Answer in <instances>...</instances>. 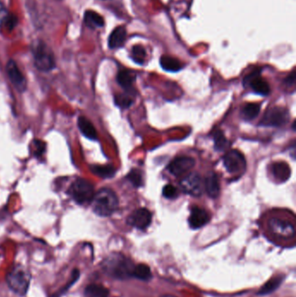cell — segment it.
<instances>
[{"label":"cell","mask_w":296,"mask_h":297,"mask_svg":"<svg viewBox=\"0 0 296 297\" xmlns=\"http://www.w3.org/2000/svg\"><path fill=\"white\" fill-rule=\"evenodd\" d=\"M163 195H164L166 198H168V199H172V198L177 197V188L173 186V185H170V184L166 185V186L163 188Z\"/></svg>","instance_id":"33"},{"label":"cell","mask_w":296,"mask_h":297,"mask_svg":"<svg viewBox=\"0 0 296 297\" xmlns=\"http://www.w3.org/2000/svg\"><path fill=\"white\" fill-rule=\"evenodd\" d=\"M108 288L99 284H90L84 289V297H108Z\"/></svg>","instance_id":"22"},{"label":"cell","mask_w":296,"mask_h":297,"mask_svg":"<svg viewBox=\"0 0 296 297\" xmlns=\"http://www.w3.org/2000/svg\"><path fill=\"white\" fill-rule=\"evenodd\" d=\"M151 268L146 264H138L135 266L133 271V277L141 281H148L151 279Z\"/></svg>","instance_id":"28"},{"label":"cell","mask_w":296,"mask_h":297,"mask_svg":"<svg viewBox=\"0 0 296 297\" xmlns=\"http://www.w3.org/2000/svg\"><path fill=\"white\" fill-rule=\"evenodd\" d=\"M34 143H35L36 147V157H38V158L42 157L45 152V143L42 141H38V140L34 141Z\"/></svg>","instance_id":"34"},{"label":"cell","mask_w":296,"mask_h":297,"mask_svg":"<svg viewBox=\"0 0 296 297\" xmlns=\"http://www.w3.org/2000/svg\"><path fill=\"white\" fill-rule=\"evenodd\" d=\"M194 166V158L189 157H179L168 164V172L175 177H181Z\"/></svg>","instance_id":"12"},{"label":"cell","mask_w":296,"mask_h":297,"mask_svg":"<svg viewBox=\"0 0 296 297\" xmlns=\"http://www.w3.org/2000/svg\"><path fill=\"white\" fill-rule=\"evenodd\" d=\"M132 59L137 64H142L146 58L145 49L141 45H135L132 49Z\"/></svg>","instance_id":"31"},{"label":"cell","mask_w":296,"mask_h":297,"mask_svg":"<svg viewBox=\"0 0 296 297\" xmlns=\"http://www.w3.org/2000/svg\"><path fill=\"white\" fill-rule=\"evenodd\" d=\"M129 181L135 187H140L142 184V174L138 169H133L127 176Z\"/></svg>","instance_id":"32"},{"label":"cell","mask_w":296,"mask_h":297,"mask_svg":"<svg viewBox=\"0 0 296 297\" xmlns=\"http://www.w3.org/2000/svg\"><path fill=\"white\" fill-rule=\"evenodd\" d=\"M285 82L287 83V85H289V86H292V85H294V83H295V72L293 71V72L291 73L289 76L287 77Z\"/></svg>","instance_id":"35"},{"label":"cell","mask_w":296,"mask_h":297,"mask_svg":"<svg viewBox=\"0 0 296 297\" xmlns=\"http://www.w3.org/2000/svg\"><path fill=\"white\" fill-rule=\"evenodd\" d=\"M268 229L271 233L280 238H293L295 235V230L290 221L283 219L271 218L268 221Z\"/></svg>","instance_id":"8"},{"label":"cell","mask_w":296,"mask_h":297,"mask_svg":"<svg viewBox=\"0 0 296 297\" xmlns=\"http://www.w3.org/2000/svg\"><path fill=\"white\" fill-rule=\"evenodd\" d=\"M118 197L113 190L109 188H103L93 196L91 205L93 211L103 217L110 216L116 212L118 208Z\"/></svg>","instance_id":"2"},{"label":"cell","mask_w":296,"mask_h":297,"mask_svg":"<svg viewBox=\"0 0 296 297\" xmlns=\"http://www.w3.org/2000/svg\"><path fill=\"white\" fill-rule=\"evenodd\" d=\"M78 126L84 137L90 140H97V132L90 120L86 117H80L78 120Z\"/></svg>","instance_id":"18"},{"label":"cell","mask_w":296,"mask_h":297,"mask_svg":"<svg viewBox=\"0 0 296 297\" xmlns=\"http://www.w3.org/2000/svg\"><path fill=\"white\" fill-rule=\"evenodd\" d=\"M160 64L163 70L170 72H177L183 67V64L178 59L168 56H163L160 59Z\"/></svg>","instance_id":"21"},{"label":"cell","mask_w":296,"mask_h":297,"mask_svg":"<svg viewBox=\"0 0 296 297\" xmlns=\"http://www.w3.org/2000/svg\"><path fill=\"white\" fill-rule=\"evenodd\" d=\"M134 95L131 91L118 94L115 96V104L120 108H129L134 102Z\"/></svg>","instance_id":"26"},{"label":"cell","mask_w":296,"mask_h":297,"mask_svg":"<svg viewBox=\"0 0 296 297\" xmlns=\"http://www.w3.org/2000/svg\"><path fill=\"white\" fill-rule=\"evenodd\" d=\"M271 172L279 182H285L290 178V168L284 162L274 163L271 168Z\"/></svg>","instance_id":"19"},{"label":"cell","mask_w":296,"mask_h":297,"mask_svg":"<svg viewBox=\"0 0 296 297\" xmlns=\"http://www.w3.org/2000/svg\"><path fill=\"white\" fill-rule=\"evenodd\" d=\"M151 221L152 214L145 208H140L135 210L127 219L129 225L141 230L147 229L151 225Z\"/></svg>","instance_id":"10"},{"label":"cell","mask_w":296,"mask_h":297,"mask_svg":"<svg viewBox=\"0 0 296 297\" xmlns=\"http://www.w3.org/2000/svg\"><path fill=\"white\" fill-rule=\"evenodd\" d=\"M126 36L127 32L125 27H116V29H114L113 32H111L109 38V47L111 49H117L122 47L126 40Z\"/></svg>","instance_id":"16"},{"label":"cell","mask_w":296,"mask_h":297,"mask_svg":"<svg viewBox=\"0 0 296 297\" xmlns=\"http://www.w3.org/2000/svg\"><path fill=\"white\" fill-rule=\"evenodd\" d=\"M90 170L102 178H113L116 173V169L111 165H92L90 167Z\"/></svg>","instance_id":"24"},{"label":"cell","mask_w":296,"mask_h":297,"mask_svg":"<svg viewBox=\"0 0 296 297\" xmlns=\"http://www.w3.org/2000/svg\"><path fill=\"white\" fill-rule=\"evenodd\" d=\"M161 297H177L175 295H172V294H164V295H162Z\"/></svg>","instance_id":"36"},{"label":"cell","mask_w":296,"mask_h":297,"mask_svg":"<svg viewBox=\"0 0 296 297\" xmlns=\"http://www.w3.org/2000/svg\"><path fill=\"white\" fill-rule=\"evenodd\" d=\"M84 23L90 29L102 28L105 26V20L101 15L94 11H86L84 13Z\"/></svg>","instance_id":"20"},{"label":"cell","mask_w":296,"mask_h":297,"mask_svg":"<svg viewBox=\"0 0 296 297\" xmlns=\"http://www.w3.org/2000/svg\"><path fill=\"white\" fill-rule=\"evenodd\" d=\"M289 117V112L287 109L272 107L266 111L260 125L268 127H282L288 122Z\"/></svg>","instance_id":"6"},{"label":"cell","mask_w":296,"mask_h":297,"mask_svg":"<svg viewBox=\"0 0 296 297\" xmlns=\"http://www.w3.org/2000/svg\"><path fill=\"white\" fill-rule=\"evenodd\" d=\"M244 85L251 88L256 93L267 96L270 92V86L258 72H254L244 79Z\"/></svg>","instance_id":"13"},{"label":"cell","mask_w":296,"mask_h":297,"mask_svg":"<svg viewBox=\"0 0 296 297\" xmlns=\"http://www.w3.org/2000/svg\"><path fill=\"white\" fill-rule=\"evenodd\" d=\"M32 55L36 68L43 72H49L56 67L55 57L53 51L44 41L34 42L32 46Z\"/></svg>","instance_id":"4"},{"label":"cell","mask_w":296,"mask_h":297,"mask_svg":"<svg viewBox=\"0 0 296 297\" xmlns=\"http://www.w3.org/2000/svg\"><path fill=\"white\" fill-rule=\"evenodd\" d=\"M102 1H106V0H102Z\"/></svg>","instance_id":"37"},{"label":"cell","mask_w":296,"mask_h":297,"mask_svg":"<svg viewBox=\"0 0 296 297\" xmlns=\"http://www.w3.org/2000/svg\"><path fill=\"white\" fill-rule=\"evenodd\" d=\"M6 72L9 77L10 81L19 92H23L27 89V79L14 60L11 59L6 64Z\"/></svg>","instance_id":"11"},{"label":"cell","mask_w":296,"mask_h":297,"mask_svg":"<svg viewBox=\"0 0 296 297\" xmlns=\"http://www.w3.org/2000/svg\"><path fill=\"white\" fill-rule=\"evenodd\" d=\"M224 164L231 174H237L246 169V160L241 152L233 150L228 152L224 158Z\"/></svg>","instance_id":"9"},{"label":"cell","mask_w":296,"mask_h":297,"mask_svg":"<svg viewBox=\"0 0 296 297\" xmlns=\"http://www.w3.org/2000/svg\"><path fill=\"white\" fill-rule=\"evenodd\" d=\"M69 194L77 204L85 205L91 203L95 191L94 186L90 181L84 178H78L70 185Z\"/></svg>","instance_id":"5"},{"label":"cell","mask_w":296,"mask_h":297,"mask_svg":"<svg viewBox=\"0 0 296 297\" xmlns=\"http://www.w3.org/2000/svg\"><path fill=\"white\" fill-rule=\"evenodd\" d=\"M180 186L183 192L198 197L203 194L204 182L198 173L192 172L181 181Z\"/></svg>","instance_id":"7"},{"label":"cell","mask_w":296,"mask_h":297,"mask_svg":"<svg viewBox=\"0 0 296 297\" xmlns=\"http://www.w3.org/2000/svg\"><path fill=\"white\" fill-rule=\"evenodd\" d=\"M210 220V216L206 210L199 207L192 208L190 216L189 217V226L196 230L204 227Z\"/></svg>","instance_id":"14"},{"label":"cell","mask_w":296,"mask_h":297,"mask_svg":"<svg viewBox=\"0 0 296 297\" xmlns=\"http://www.w3.org/2000/svg\"><path fill=\"white\" fill-rule=\"evenodd\" d=\"M214 142L215 148L217 152H224L230 145L229 141L221 131H217L214 133Z\"/></svg>","instance_id":"29"},{"label":"cell","mask_w":296,"mask_h":297,"mask_svg":"<svg viewBox=\"0 0 296 297\" xmlns=\"http://www.w3.org/2000/svg\"><path fill=\"white\" fill-rule=\"evenodd\" d=\"M204 188L208 195L212 198H217L220 194V183L215 172L210 171L207 174L204 179Z\"/></svg>","instance_id":"15"},{"label":"cell","mask_w":296,"mask_h":297,"mask_svg":"<svg viewBox=\"0 0 296 297\" xmlns=\"http://www.w3.org/2000/svg\"><path fill=\"white\" fill-rule=\"evenodd\" d=\"M12 16V14H11L9 11L6 9V7L4 6V4L0 2V32L4 28L7 30Z\"/></svg>","instance_id":"30"},{"label":"cell","mask_w":296,"mask_h":297,"mask_svg":"<svg viewBox=\"0 0 296 297\" xmlns=\"http://www.w3.org/2000/svg\"><path fill=\"white\" fill-rule=\"evenodd\" d=\"M79 277H80V271H79V268L73 269L69 282H68V283H67L66 284L61 288V289H59L58 292H56L55 294H53L52 297H61L62 295L66 294L68 290H69V289H70V288H71V287H72V286L74 285L78 281H79Z\"/></svg>","instance_id":"27"},{"label":"cell","mask_w":296,"mask_h":297,"mask_svg":"<svg viewBox=\"0 0 296 297\" xmlns=\"http://www.w3.org/2000/svg\"><path fill=\"white\" fill-rule=\"evenodd\" d=\"M261 111V107L258 104H248L243 106L241 110V115L242 118L245 120L255 119Z\"/></svg>","instance_id":"23"},{"label":"cell","mask_w":296,"mask_h":297,"mask_svg":"<svg viewBox=\"0 0 296 297\" xmlns=\"http://www.w3.org/2000/svg\"><path fill=\"white\" fill-rule=\"evenodd\" d=\"M31 279L32 276L30 271L20 264L13 266L6 275L7 285L19 296H23L27 294Z\"/></svg>","instance_id":"3"},{"label":"cell","mask_w":296,"mask_h":297,"mask_svg":"<svg viewBox=\"0 0 296 297\" xmlns=\"http://www.w3.org/2000/svg\"><path fill=\"white\" fill-rule=\"evenodd\" d=\"M135 266L130 258L119 253L111 254L101 263L104 273L111 278L117 280L133 277Z\"/></svg>","instance_id":"1"},{"label":"cell","mask_w":296,"mask_h":297,"mask_svg":"<svg viewBox=\"0 0 296 297\" xmlns=\"http://www.w3.org/2000/svg\"><path fill=\"white\" fill-rule=\"evenodd\" d=\"M283 281V277H276L269 280L267 283H265V285L259 290L258 294L260 295H265L276 290L280 287L281 283Z\"/></svg>","instance_id":"25"},{"label":"cell","mask_w":296,"mask_h":297,"mask_svg":"<svg viewBox=\"0 0 296 297\" xmlns=\"http://www.w3.org/2000/svg\"><path fill=\"white\" fill-rule=\"evenodd\" d=\"M136 78H137L136 73L133 72V71L129 70H120L117 74L116 80H117V83L119 84L120 86L124 88L126 91H131Z\"/></svg>","instance_id":"17"}]
</instances>
